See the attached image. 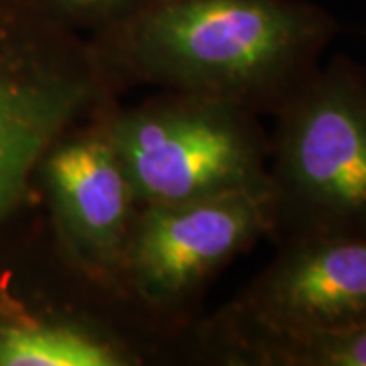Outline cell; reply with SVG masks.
Listing matches in <instances>:
<instances>
[{
  "label": "cell",
  "mask_w": 366,
  "mask_h": 366,
  "mask_svg": "<svg viewBox=\"0 0 366 366\" xmlns=\"http://www.w3.org/2000/svg\"><path fill=\"white\" fill-rule=\"evenodd\" d=\"M338 31L310 0H147L88 41L122 94L199 92L273 118L314 78Z\"/></svg>",
  "instance_id": "6da1fadb"
},
{
  "label": "cell",
  "mask_w": 366,
  "mask_h": 366,
  "mask_svg": "<svg viewBox=\"0 0 366 366\" xmlns=\"http://www.w3.org/2000/svg\"><path fill=\"white\" fill-rule=\"evenodd\" d=\"M0 366H196L163 326L64 247L33 194L0 220Z\"/></svg>",
  "instance_id": "7a4b0ae2"
},
{
  "label": "cell",
  "mask_w": 366,
  "mask_h": 366,
  "mask_svg": "<svg viewBox=\"0 0 366 366\" xmlns=\"http://www.w3.org/2000/svg\"><path fill=\"white\" fill-rule=\"evenodd\" d=\"M273 120L269 240L366 238V67L334 55Z\"/></svg>",
  "instance_id": "3957f363"
},
{
  "label": "cell",
  "mask_w": 366,
  "mask_h": 366,
  "mask_svg": "<svg viewBox=\"0 0 366 366\" xmlns=\"http://www.w3.org/2000/svg\"><path fill=\"white\" fill-rule=\"evenodd\" d=\"M261 118L232 100L183 90L104 108L141 206L267 187L271 132Z\"/></svg>",
  "instance_id": "277c9868"
},
{
  "label": "cell",
  "mask_w": 366,
  "mask_h": 366,
  "mask_svg": "<svg viewBox=\"0 0 366 366\" xmlns=\"http://www.w3.org/2000/svg\"><path fill=\"white\" fill-rule=\"evenodd\" d=\"M120 96L86 37L0 0V220L33 194L55 134Z\"/></svg>",
  "instance_id": "5b68a950"
},
{
  "label": "cell",
  "mask_w": 366,
  "mask_h": 366,
  "mask_svg": "<svg viewBox=\"0 0 366 366\" xmlns=\"http://www.w3.org/2000/svg\"><path fill=\"white\" fill-rule=\"evenodd\" d=\"M269 234V185L147 204L124 242L117 287L159 324L192 330L218 274Z\"/></svg>",
  "instance_id": "8992f818"
},
{
  "label": "cell",
  "mask_w": 366,
  "mask_h": 366,
  "mask_svg": "<svg viewBox=\"0 0 366 366\" xmlns=\"http://www.w3.org/2000/svg\"><path fill=\"white\" fill-rule=\"evenodd\" d=\"M196 324V366L212 346L271 332L366 326V238H293Z\"/></svg>",
  "instance_id": "52a82bcc"
},
{
  "label": "cell",
  "mask_w": 366,
  "mask_h": 366,
  "mask_svg": "<svg viewBox=\"0 0 366 366\" xmlns=\"http://www.w3.org/2000/svg\"><path fill=\"white\" fill-rule=\"evenodd\" d=\"M104 108L55 134L37 161L33 187L64 247L117 287L141 202L106 131Z\"/></svg>",
  "instance_id": "ba28073f"
},
{
  "label": "cell",
  "mask_w": 366,
  "mask_h": 366,
  "mask_svg": "<svg viewBox=\"0 0 366 366\" xmlns=\"http://www.w3.org/2000/svg\"><path fill=\"white\" fill-rule=\"evenodd\" d=\"M204 366H366V326L252 334L212 346Z\"/></svg>",
  "instance_id": "9c48e42d"
},
{
  "label": "cell",
  "mask_w": 366,
  "mask_h": 366,
  "mask_svg": "<svg viewBox=\"0 0 366 366\" xmlns=\"http://www.w3.org/2000/svg\"><path fill=\"white\" fill-rule=\"evenodd\" d=\"M31 13L81 37L98 35L137 13L147 0H16Z\"/></svg>",
  "instance_id": "30bf717a"
}]
</instances>
